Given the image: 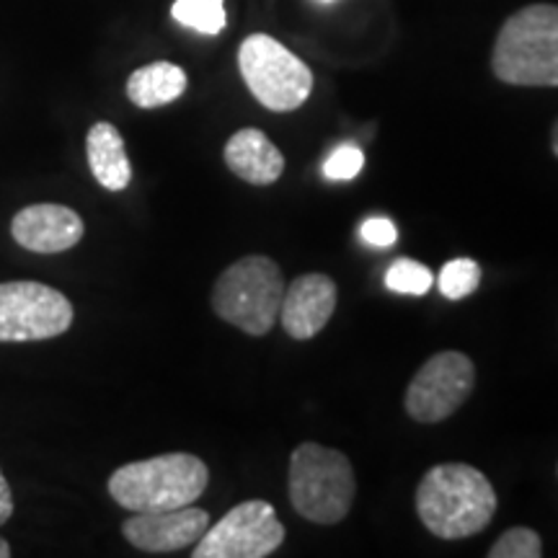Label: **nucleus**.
Masks as SVG:
<instances>
[{
  "label": "nucleus",
  "instance_id": "1",
  "mask_svg": "<svg viewBox=\"0 0 558 558\" xmlns=\"http://www.w3.org/2000/svg\"><path fill=\"white\" fill-rule=\"evenodd\" d=\"M497 505L492 481L469 463H439L416 486L418 520L442 541H463L486 530Z\"/></svg>",
  "mask_w": 558,
  "mask_h": 558
},
{
  "label": "nucleus",
  "instance_id": "2",
  "mask_svg": "<svg viewBox=\"0 0 558 558\" xmlns=\"http://www.w3.org/2000/svg\"><path fill=\"white\" fill-rule=\"evenodd\" d=\"M492 70L507 86L558 88V5L514 11L494 41Z\"/></svg>",
  "mask_w": 558,
  "mask_h": 558
},
{
  "label": "nucleus",
  "instance_id": "3",
  "mask_svg": "<svg viewBox=\"0 0 558 558\" xmlns=\"http://www.w3.org/2000/svg\"><path fill=\"white\" fill-rule=\"evenodd\" d=\"M209 484L205 460L192 452H166L111 473L109 494L130 512H160L194 505Z\"/></svg>",
  "mask_w": 558,
  "mask_h": 558
},
{
  "label": "nucleus",
  "instance_id": "4",
  "mask_svg": "<svg viewBox=\"0 0 558 558\" xmlns=\"http://www.w3.org/2000/svg\"><path fill=\"white\" fill-rule=\"evenodd\" d=\"M290 505L316 525H337L349 514L357 494L352 463L344 452L303 442L290 458Z\"/></svg>",
  "mask_w": 558,
  "mask_h": 558
},
{
  "label": "nucleus",
  "instance_id": "5",
  "mask_svg": "<svg viewBox=\"0 0 558 558\" xmlns=\"http://www.w3.org/2000/svg\"><path fill=\"white\" fill-rule=\"evenodd\" d=\"M282 269L269 256L251 254L222 271L213 288V311L235 329L264 337L279 320L284 298Z\"/></svg>",
  "mask_w": 558,
  "mask_h": 558
},
{
  "label": "nucleus",
  "instance_id": "6",
  "mask_svg": "<svg viewBox=\"0 0 558 558\" xmlns=\"http://www.w3.org/2000/svg\"><path fill=\"white\" fill-rule=\"evenodd\" d=\"M239 70L254 99L269 111H295L313 90L311 68L269 34L243 39Z\"/></svg>",
  "mask_w": 558,
  "mask_h": 558
},
{
  "label": "nucleus",
  "instance_id": "7",
  "mask_svg": "<svg viewBox=\"0 0 558 558\" xmlns=\"http://www.w3.org/2000/svg\"><path fill=\"white\" fill-rule=\"evenodd\" d=\"M73 326V303L50 284L16 279L0 282V341H45Z\"/></svg>",
  "mask_w": 558,
  "mask_h": 558
},
{
  "label": "nucleus",
  "instance_id": "8",
  "mask_svg": "<svg viewBox=\"0 0 558 558\" xmlns=\"http://www.w3.org/2000/svg\"><path fill=\"white\" fill-rule=\"evenodd\" d=\"M284 527L275 507L264 499L235 505L220 522L207 527L192 550L194 558H264L282 546Z\"/></svg>",
  "mask_w": 558,
  "mask_h": 558
},
{
  "label": "nucleus",
  "instance_id": "9",
  "mask_svg": "<svg viewBox=\"0 0 558 558\" xmlns=\"http://www.w3.org/2000/svg\"><path fill=\"white\" fill-rule=\"evenodd\" d=\"M476 367L469 354L439 352L424 362L407 390V411L418 424H437L456 414L471 396Z\"/></svg>",
  "mask_w": 558,
  "mask_h": 558
},
{
  "label": "nucleus",
  "instance_id": "10",
  "mask_svg": "<svg viewBox=\"0 0 558 558\" xmlns=\"http://www.w3.org/2000/svg\"><path fill=\"white\" fill-rule=\"evenodd\" d=\"M209 518L199 507L160 509V512H135L124 520L122 535L145 554H173V550L197 546L207 533Z\"/></svg>",
  "mask_w": 558,
  "mask_h": 558
},
{
  "label": "nucleus",
  "instance_id": "11",
  "mask_svg": "<svg viewBox=\"0 0 558 558\" xmlns=\"http://www.w3.org/2000/svg\"><path fill=\"white\" fill-rule=\"evenodd\" d=\"M339 290L329 275H300L284 288L279 324L295 341H308L324 331L337 311Z\"/></svg>",
  "mask_w": 558,
  "mask_h": 558
},
{
  "label": "nucleus",
  "instance_id": "12",
  "mask_svg": "<svg viewBox=\"0 0 558 558\" xmlns=\"http://www.w3.org/2000/svg\"><path fill=\"white\" fill-rule=\"evenodd\" d=\"M86 226L75 209L65 205H29L11 222V235L21 248L32 254H62V251L78 246Z\"/></svg>",
  "mask_w": 558,
  "mask_h": 558
},
{
  "label": "nucleus",
  "instance_id": "13",
  "mask_svg": "<svg viewBox=\"0 0 558 558\" xmlns=\"http://www.w3.org/2000/svg\"><path fill=\"white\" fill-rule=\"evenodd\" d=\"M226 166L254 186H267L282 177L284 156L262 130L243 128L226 143Z\"/></svg>",
  "mask_w": 558,
  "mask_h": 558
},
{
  "label": "nucleus",
  "instance_id": "14",
  "mask_svg": "<svg viewBox=\"0 0 558 558\" xmlns=\"http://www.w3.org/2000/svg\"><path fill=\"white\" fill-rule=\"evenodd\" d=\"M86 158L94 179L104 190L124 192L132 181V166L122 132L111 122H96L86 135Z\"/></svg>",
  "mask_w": 558,
  "mask_h": 558
},
{
  "label": "nucleus",
  "instance_id": "15",
  "mask_svg": "<svg viewBox=\"0 0 558 558\" xmlns=\"http://www.w3.org/2000/svg\"><path fill=\"white\" fill-rule=\"evenodd\" d=\"M190 78H186L184 68L173 65V62H150V65L137 68L128 78V99L137 109H158L166 104L181 99Z\"/></svg>",
  "mask_w": 558,
  "mask_h": 558
},
{
  "label": "nucleus",
  "instance_id": "16",
  "mask_svg": "<svg viewBox=\"0 0 558 558\" xmlns=\"http://www.w3.org/2000/svg\"><path fill=\"white\" fill-rule=\"evenodd\" d=\"M171 19L205 37H218L226 29V0H173Z\"/></svg>",
  "mask_w": 558,
  "mask_h": 558
},
{
  "label": "nucleus",
  "instance_id": "17",
  "mask_svg": "<svg viewBox=\"0 0 558 558\" xmlns=\"http://www.w3.org/2000/svg\"><path fill=\"white\" fill-rule=\"evenodd\" d=\"M435 282L439 284V292L448 300H463L478 290L481 267L473 259H469V256H460V259L445 264Z\"/></svg>",
  "mask_w": 558,
  "mask_h": 558
},
{
  "label": "nucleus",
  "instance_id": "18",
  "mask_svg": "<svg viewBox=\"0 0 558 558\" xmlns=\"http://www.w3.org/2000/svg\"><path fill=\"white\" fill-rule=\"evenodd\" d=\"M432 284H435L432 269L414 259H396L386 271V288L399 295H427Z\"/></svg>",
  "mask_w": 558,
  "mask_h": 558
},
{
  "label": "nucleus",
  "instance_id": "19",
  "mask_svg": "<svg viewBox=\"0 0 558 558\" xmlns=\"http://www.w3.org/2000/svg\"><path fill=\"white\" fill-rule=\"evenodd\" d=\"M543 541L530 527H509L501 538L488 548V558H541Z\"/></svg>",
  "mask_w": 558,
  "mask_h": 558
},
{
  "label": "nucleus",
  "instance_id": "20",
  "mask_svg": "<svg viewBox=\"0 0 558 558\" xmlns=\"http://www.w3.org/2000/svg\"><path fill=\"white\" fill-rule=\"evenodd\" d=\"M362 166H365V156H362V150L357 148V145L344 143V145H339V148L333 150L329 158H326L324 177L331 181H347V179L357 177V173L362 171Z\"/></svg>",
  "mask_w": 558,
  "mask_h": 558
},
{
  "label": "nucleus",
  "instance_id": "21",
  "mask_svg": "<svg viewBox=\"0 0 558 558\" xmlns=\"http://www.w3.org/2000/svg\"><path fill=\"white\" fill-rule=\"evenodd\" d=\"M360 233H362V239L369 243V246H380V248L393 246L396 239H399V230H396L393 220H388V218L365 220L362 222Z\"/></svg>",
  "mask_w": 558,
  "mask_h": 558
},
{
  "label": "nucleus",
  "instance_id": "22",
  "mask_svg": "<svg viewBox=\"0 0 558 558\" xmlns=\"http://www.w3.org/2000/svg\"><path fill=\"white\" fill-rule=\"evenodd\" d=\"M11 514H13V494H11L9 481L3 476V471H0V525H5V522L11 520Z\"/></svg>",
  "mask_w": 558,
  "mask_h": 558
},
{
  "label": "nucleus",
  "instance_id": "23",
  "mask_svg": "<svg viewBox=\"0 0 558 558\" xmlns=\"http://www.w3.org/2000/svg\"><path fill=\"white\" fill-rule=\"evenodd\" d=\"M550 148H554L556 158H558V120H556V124H554V130H550Z\"/></svg>",
  "mask_w": 558,
  "mask_h": 558
},
{
  "label": "nucleus",
  "instance_id": "24",
  "mask_svg": "<svg viewBox=\"0 0 558 558\" xmlns=\"http://www.w3.org/2000/svg\"><path fill=\"white\" fill-rule=\"evenodd\" d=\"M9 556H11V546H9V541L0 538V558H9Z\"/></svg>",
  "mask_w": 558,
  "mask_h": 558
},
{
  "label": "nucleus",
  "instance_id": "25",
  "mask_svg": "<svg viewBox=\"0 0 558 558\" xmlns=\"http://www.w3.org/2000/svg\"><path fill=\"white\" fill-rule=\"evenodd\" d=\"M320 3H333V0H320Z\"/></svg>",
  "mask_w": 558,
  "mask_h": 558
}]
</instances>
